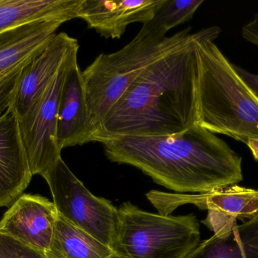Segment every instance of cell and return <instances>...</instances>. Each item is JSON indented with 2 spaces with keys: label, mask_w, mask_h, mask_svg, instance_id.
I'll use <instances>...</instances> for the list:
<instances>
[{
  "label": "cell",
  "mask_w": 258,
  "mask_h": 258,
  "mask_svg": "<svg viewBox=\"0 0 258 258\" xmlns=\"http://www.w3.org/2000/svg\"><path fill=\"white\" fill-rule=\"evenodd\" d=\"M194 40L146 68L106 115L93 142L127 136H169L198 124L199 61Z\"/></svg>",
  "instance_id": "1"
},
{
  "label": "cell",
  "mask_w": 258,
  "mask_h": 258,
  "mask_svg": "<svg viewBox=\"0 0 258 258\" xmlns=\"http://www.w3.org/2000/svg\"><path fill=\"white\" fill-rule=\"evenodd\" d=\"M164 0H82L78 18L109 39H119L129 24L153 19Z\"/></svg>",
  "instance_id": "14"
},
{
  "label": "cell",
  "mask_w": 258,
  "mask_h": 258,
  "mask_svg": "<svg viewBox=\"0 0 258 258\" xmlns=\"http://www.w3.org/2000/svg\"><path fill=\"white\" fill-rule=\"evenodd\" d=\"M203 3V0H164L153 19L145 24L166 34L171 29L192 19Z\"/></svg>",
  "instance_id": "18"
},
{
  "label": "cell",
  "mask_w": 258,
  "mask_h": 258,
  "mask_svg": "<svg viewBox=\"0 0 258 258\" xmlns=\"http://www.w3.org/2000/svg\"><path fill=\"white\" fill-rule=\"evenodd\" d=\"M0 258H47L45 253L0 232Z\"/></svg>",
  "instance_id": "19"
},
{
  "label": "cell",
  "mask_w": 258,
  "mask_h": 258,
  "mask_svg": "<svg viewBox=\"0 0 258 258\" xmlns=\"http://www.w3.org/2000/svg\"><path fill=\"white\" fill-rule=\"evenodd\" d=\"M101 144L110 162L135 167L180 193H207L243 180L242 157L199 125L169 136H119Z\"/></svg>",
  "instance_id": "2"
},
{
  "label": "cell",
  "mask_w": 258,
  "mask_h": 258,
  "mask_svg": "<svg viewBox=\"0 0 258 258\" xmlns=\"http://www.w3.org/2000/svg\"><path fill=\"white\" fill-rule=\"evenodd\" d=\"M42 177L57 213L116 251L119 212L111 201L91 193L61 157Z\"/></svg>",
  "instance_id": "6"
},
{
  "label": "cell",
  "mask_w": 258,
  "mask_h": 258,
  "mask_svg": "<svg viewBox=\"0 0 258 258\" xmlns=\"http://www.w3.org/2000/svg\"><path fill=\"white\" fill-rule=\"evenodd\" d=\"M82 72L75 55L67 68L59 100L57 142L61 151L92 142Z\"/></svg>",
  "instance_id": "12"
},
{
  "label": "cell",
  "mask_w": 258,
  "mask_h": 258,
  "mask_svg": "<svg viewBox=\"0 0 258 258\" xmlns=\"http://www.w3.org/2000/svg\"><path fill=\"white\" fill-rule=\"evenodd\" d=\"M185 258H258V216L227 236L214 235L200 242Z\"/></svg>",
  "instance_id": "16"
},
{
  "label": "cell",
  "mask_w": 258,
  "mask_h": 258,
  "mask_svg": "<svg viewBox=\"0 0 258 258\" xmlns=\"http://www.w3.org/2000/svg\"><path fill=\"white\" fill-rule=\"evenodd\" d=\"M217 26L197 41L199 61L197 125L246 144L258 139V98L215 43Z\"/></svg>",
  "instance_id": "3"
},
{
  "label": "cell",
  "mask_w": 258,
  "mask_h": 258,
  "mask_svg": "<svg viewBox=\"0 0 258 258\" xmlns=\"http://www.w3.org/2000/svg\"><path fill=\"white\" fill-rule=\"evenodd\" d=\"M235 71L239 74L244 83L258 98V74H253L242 67L233 65Z\"/></svg>",
  "instance_id": "21"
},
{
  "label": "cell",
  "mask_w": 258,
  "mask_h": 258,
  "mask_svg": "<svg viewBox=\"0 0 258 258\" xmlns=\"http://www.w3.org/2000/svg\"><path fill=\"white\" fill-rule=\"evenodd\" d=\"M63 24L39 20L0 33V116L10 106L24 68Z\"/></svg>",
  "instance_id": "9"
},
{
  "label": "cell",
  "mask_w": 258,
  "mask_h": 258,
  "mask_svg": "<svg viewBox=\"0 0 258 258\" xmlns=\"http://www.w3.org/2000/svg\"><path fill=\"white\" fill-rule=\"evenodd\" d=\"M147 197L155 207L167 203L159 212L171 203L174 205L172 212L183 204H194L201 210H207V218L203 223L218 237L228 236L238 226L237 220L250 221L258 216V190L238 185L198 195H173L152 191Z\"/></svg>",
  "instance_id": "8"
},
{
  "label": "cell",
  "mask_w": 258,
  "mask_h": 258,
  "mask_svg": "<svg viewBox=\"0 0 258 258\" xmlns=\"http://www.w3.org/2000/svg\"><path fill=\"white\" fill-rule=\"evenodd\" d=\"M54 203L39 195H21L0 221V232L42 252L49 248L57 221Z\"/></svg>",
  "instance_id": "11"
},
{
  "label": "cell",
  "mask_w": 258,
  "mask_h": 258,
  "mask_svg": "<svg viewBox=\"0 0 258 258\" xmlns=\"http://www.w3.org/2000/svg\"><path fill=\"white\" fill-rule=\"evenodd\" d=\"M82 0H0V33L39 20L78 18Z\"/></svg>",
  "instance_id": "15"
},
{
  "label": "cell",
  "mask_w": 258,
  "mask_h": 258,
  "mask_svg": "<svg viewBox=\"0 0 258 258\" xmlns=\"http://www.w3.org/2000/svg\"><path fill=\"white\" fill-rule=\"evenodd\" d=\"M78 41L66 33L54 37L24 68L9 108L18 119L24 117L39 99L71 54L79 50Z\"/></svg>",
  "instance_id": "10"
},
{
  "label": "cell",
  "mask_w": 258,
  "mask_h": 258,
  "mask_svg": "<svg viewBox=\"0 0 258 258\" xmlns=\"http://www.w3.org/2000/svg\"><path fill=\"white\" fill-rule=\"evenodd\" d=\"M246 145L252 153L253 157L258 162V139H250Z\"/></svg>",
  "instance_id": "22"
},
{
  "label": "cell",
  "mask_w": 258,
  "mask_h": 258,
  "mask_svg": "<svg viewBox=\"0 0 258 258\" xmlns=\"http://www.w3.org/2000/svg\"><path fill=\"white\" fill-rule=\"evenodd\" d=\"M18 119L11 108L0 116V208L11 207L31 181Z\"/></svg>",
  "instance_id": "13"
},
{
  "label": "cell",
  "mask_w": 258,
  "mask_h": 258,
  "mask_svg": "<svg viewBox=\"0 0 258 258\" xmlns=\"http://www.w3.org/2000/svg\"><path fill=\"white\" fill-rule=\"evenodd\" d=\"M78 50L68 58L39 99L18 119L20 134L33 175L42 176L60 157L57 142L59 100L67 68Z\"/></svg>",
  "instance_id": "7"
},
{
  "label": "cell",
  "mask_w": 258,
  "mask_h": 258,
  "mask_svg": "<svg viewBox=\"0 0 258 258\" xmlns=\"http://www.w3.org/2000/svg\"><path fill=\"white\" fill-rule=\"evenodd\" d=\"M106 258H128V257H125V256L122 255V254H119V253L114 252V253H113V254H111V255L109 256V257H107Z\"/></svg>",
  "instance_id": "23"
},
{
  "label": "cell",
  "mask_w": 258,
  "mask_h": 258,
  "mask_svg": "<svg viewBox=\"0 0 258 258\" xmlns=\"http://www.w3.org/2000/svg\"><path fill=\"white\" fill-rule=\"evenodd\" d=\"M191 27L167 36L144 24L139 33L119 51L100 54L83 74L89 123L93 137L112 106L150 65L197 37Z\"/></svg>",
  "instance_id": "4"
},
{
  "label": "cell",
  "mask_w": 258,
  "mask_h": 258,
  "mask_svg": "<svg viewBox=\"0 0 258 258\" xmlns=\"http://www.w3.org/2000/svg\"><path fill=\"white\" fill-rule=\"evenodd\" d=\"M116 252L107 245L57 215L47 258H106Z\"/></svg>",
  "instance_id": "17"
},
{
  "label": "cell",
  "mask_w": 258,
  "mask_h": 258,
  "mask_svg": "<svg viewBox=\"0 0 258 258\" xmlns=\"http://www.w3.org/2000/svg\"><path fill=\"white\" fill-rule=\"evenodd\" d=\"M116 252L128 258H185L200 242L194 215L171 216L144 212L131 202L118 209Z\"/></svg>",
  "instance_id": "5"
},
{
  "label": "cell",
  "mask_w": 258,
  "mask_h": 258,
  "mask_svg": "<svg viewBox=\"0 0 258 258\" xmlns=\"http://www.w3.org/2000/svg\"><path fill=\"white\" fill-rule=\"evenodd\" d=\"M242 36L248 42L258 46V12L242 27Z\"/></svg>",
  "instance_id": "20"
}]
</instances>
